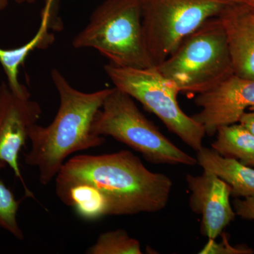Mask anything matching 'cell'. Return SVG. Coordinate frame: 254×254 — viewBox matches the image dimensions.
I'll return each mask as SVG.
<instances>
[{
  "label": "cell",
  "instance_id": "1",
  "mask_svg": "<svg viewBox=\"0 0 254 254\" xmlns=\"http://www.w3.org/2000/svg\"><path fill=\"white\" fill-rule=\"evenodd\" d=\"M55 186L83 183L104 198L108 216L157 213L168 205L173 182L148 170L131 151L80 155L65 162L55 178Z\"/></svg>",
  "mask_w": 254,
  "mask_h": 254
},
{
  "label": "cell",
  "instance_id": "2",
  "mask_svg": "<svg viewBox=\"0 0 254 254\" xmlns=\"http://www.w3.org/2000/svg\"><path fill=\"white\" fill-rule=\"evenodd\" d=\"M51 78L59 94V109L48 126L35 124L31 127V149L24 154L25 163L38 169V179L44 186L55 180L70 155L104 144L105 137L93 134L91 127L112 89L78 91L57 68L52 70Z\"/></svg>",
  "mask_w": 254,
  "mask_h": 254
},
{
  "label": "cell",
  "instance_id": "3",
  "mask_svg": "<svg viewBox=\"0 0 254 254\" xmlns=\"http://www.w3.org/2000/svg\"><path fill=\"white\" fill-rule=\"evenodd\" d=\"M76 49L92 48L120 67H154L143 38L139 0H105L74 37Z\"/></svg>",
  "mask_w": 254,
  "mask_h": 254
},
{
  "label": "cell",
  "instance_id": "4",
  "mask_svg": "<svg viewBox=\"0 0 254 254\" xmlns=\"http://www.w3.org/2000/svg\"><path fill=\"white\" fill-rule=\"evenodd\" d=\"M182 93L210 91L234 73L226 35L218 16L210 18L155 66Z\"/></svg>",
  "mask_w": 254,
  "mask_h": 254
},
{
  "label": "cell",
  "instance_id": "5",
  "mask_svg": "<svg viewBox=\"0 0 254 254\" xmlns=\"http://www.w3.org/2000/svg\"><path fill=\"white\" fill-rule=\"evenodd\" d=\"M92 133L113 137L143 155L151 163L193 166L196 159L176 146L148 120L133 98L116 87L95 115Z\"/></svg>",
  "mask_w": 254,
  "mask_h": 254
},
{
  "label": "cell",
  "instance_id": "6",
  "mask_svg": "<svg viewBox=\"0 0 254 254\" xmlns=\"http://www.w3.org/2000/svg\"><path fill=\"white\" fill-rule=\"evenodd\" d=\"M104 70L115 87L140 102L184 143L196 152L203 146L204 128L182 111L177 102L180 91L155 66L120 67L108 63Z\"/></svg>",
  "mask_w": 254,
  "mask_h": 254
},
{
  "label": "cell",
  "instance_id": "7",
  "mask_svg": "<svg viewBox=\"0 0 254 254\" xmlns=\"http://www.w3.org/2000/svg\"><path fill=\"white\" fill-rule=\"evenodd\" d=\"M145 46L155 66L230 4L227 0H139Z\"/></svg>",
  "mask_w": 254,
  "mask_h": 254
},
{
  "label": "cell",
  "instance_id": "8",
  "mask_svg": "<svg viewBox=\"0 0 254 254\" xmlns=\"http://www.w3.org/2000/svg\"><path fill=\"white\" fill-rule=\"evenodd\" d=\"M41 105L31 97L15 94L7 83L0 85V160L9 165L19 179L25 195L35 198L23 180L18 165V155L28 140L31 127L41 118Z\"/></svg>",
  "mask_w": 254,
  "mask_h": 254
},
{
  "label": "cell",
  "instance_id": "9",
  "mask_svg": "<svg viewBox=\"0 0 254 254\" xmlns=\"http://www.w3.org/2000/svg\"><path fill=\"white\" fill-rule=\"evenodd\" d=\"M195 104L199 113L192 116L213 136L220 127L240 122L247 109H254V79L232 74L205 93L197 95Z\"/></svg>",
  "mask_w": 254,
  "mask_h": 254
},
{
  "label": "cell",
  "instance_id": "10",
  "mask_svg": "<svg viewBox=\"0 0 254 254\" xmlns=\"http://www.w3.org/2000/svg\"><path fill=\"white\" fill-rule=\"evenodd\" d=\"M186 181L190 208L201 216L200 232L208 240H215L236 215L230 203L231 187L206 170L198 176L187 175Z\"/></svg>",
  "mask_w": 254,
  "mask_h": 254
},
{
  "label": "cell",
  "instance_id": "11",
  "mask_svg": "<svg viewBox=\"0 0 254 254\" xmlns=\"http://www.w3.org/2000/svg\"><path fill=\"white\" fill-rule=\"evenodd\" d=\"M218 18L226 35L234 73L254 79V7L230 3Z\"/></svg>",
  "mask_w": 254,
  "mask_h": 254
},
{
  "label": "cell",
  "instance_id": "12",
  "mask_svg": "<svg viewBox=\"0 0 254 254\" xmlns=\"http://www.w3.org/2000/svg\"><path fill=\"white\" fill-rule=\"evenodd\" d=\"M56 1L57 0H46L41 12L40 27L28 43L14 49L0 48V64L7 78L8 86L19 96H31L26 87L18 81L19 66L33 50L46 49L54 43V31L58 29L59 24L56 18Z\"/></svg>",
  "mask_w": 254,
  "mask_h": 254
},
{
  "label": "cell",
  "instance_id": "13",
  "mask_svg": "<svg viewBox=\"0 0 254 254\" xmlns=\"http://www.w3.org/2000/svg\"><path fill=\"white\" fill-rule=\"evenodd\" d=\"M197 164L227 182L236 197L254 198V168L225 158L213 148L203 146L196 153Z\"/></svg>",
  "mask_w": 254,
  "mask_h": 254
},
{
  "label": "cell",
  "instance_id": "14",
  "mask_svg": "<svg viewBox=\"0 0 254 254\" xmlns=\"http://www.w3.org/2000/svg\"><path fill=\"white\" fill-rule=\"evenodd\" d=\"M212 148L225 158L254 168V134L240 124L220 127Z\"/></svg>",
  "mask_w": 254,
  "mask_h": 254
},
{
  "label": "cell",
  "instance_id": "15",
  "mask_svg": "<svg viewBox=\"0 0 254 254\" xmlns=\"http://www.w3.org/2000/svg\"><path fill=\"white\" fill-rule=\"evenodd\" d=\"M88 254H141V244L125 230L118 229L100 234L86 250Z\"/></svg>",
  "mask_w": 254,
  "mask_h": 254
},
{
  "label": "cell",
  "instance_id": "16",
  "mask_svg": "<svg viewBox=\"0 0 254 254\" xmlns=\"http://www.w3.org/2000/svg\"><path fill=\"white\" fill-rule=\"evenodd\" d=\"M6 164L0 160V171ZM21 200L15 198L14 193L6 187L0 178V227L11 233L18 240H23L24 235L18 225L17 213Z\"/></svg>",
  "mask_w": 254,
  "mask_h": 254
},
{
  "label": "cell",
  "instance_id": "17",
  "mask_svg": "<svg viewBox=\"0 0 254 254\" xmlns=\"http://www.w3.org/2000/svg\"><path fill=\"white\" fill-rule=\"evenodd\" d=\"M254 251L248 247H233L230 245L227 238L224 239L222 243L218 244L215 240H209L208 244L200 251V254H251Z\"/></svg>",
  "mask_w": 254,
  "mask_h": 254
},
{
  "label": "cell",
  "instance_id": "18",
  "mask_svg": "<svg viewBox=\"0 0 254 254\" xmlns=\"http://www.w3.org/2000/svg\"><path fill=\"white\" fill-rule=\"evenodd\" d=\"M235 213L242 218L254 220V198H245L234 201Z\"/></svg>",
  "mask_w": 254,
  "mask_h": 254
},
{
  "label": "cell",
  "instance_id": "19",
  "mask_svg": "<svg viewBox=\"0 0 254 254\" xmlns=\"http://www.w3.org/2000/svg\"><path fill=\"white\" fill-rule=\"evenodd\" d=\"M239 123L254 134V111L244 114Z\"/></svg>",
  "mask_w": 254,
  "mask_h": 254
},
{
  "label": "cell",
  "instance_id": "20",
  "mask_svg": "<svg viewBox=\"0 0 254 254\" xmlns=\"http://www.w3.org/2000/svg\"><path fill=\"white\" fill-rule=\"evenodd\" d=\"M229 2L235 3V4H243L250 5L254 7V0H227Z\"/></svg>",
  "mask_w": 254,
  "mask_h": 254
},
{
  "label": "cell",
  "instance_id": "21",
  "mask_svg": "<svg viewBox=\"0 0 254 254\" xmlns=\"http://www.w3.org/2000/svg\"><path fill=\"white\" fill-rule=\"evenodd\" d=\"M10 0H0V11L4 10L9 4Z\"/></svg>",
  "mask_w": 254,
  "mask_h": 254
},
{
  "label": "cell",
  "instance_id": "22",
  "mask_svg": "<svg viewBox=\"0 0 254 254\" xmlns=\"http://www.w3.org/2000/svg\"><path fill=\"white\" fill-rule=\"evenodd\" d=\"M15 2L18 3V4H24V3H31L36 2L37 0H14Z\"/></svg>",
  "mask_w": 254,
  "mask_h": 254
}]
</instances>
